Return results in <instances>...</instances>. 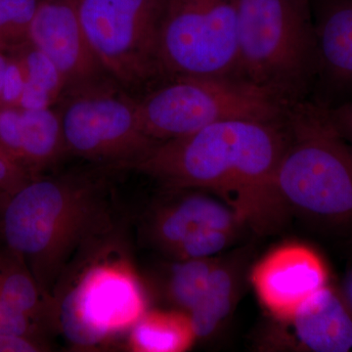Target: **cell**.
Masks as SVG:
<instances>
[{
	"label": "cell",
	"mask_w": 352,
	"mask_h": 352,
	"mask_svg": "<svg viewBox=\"0 0 352 352\" xmlns=\"http://www.w3.org/2000/svg\"><path fill=\"white\" fill-rule=\"evenodd\" d=\"M264 309L278 322H288L319 291L330 285V270L314 248L289 243L259 259L250 275Z\"/></svg>",
	"instance_id": "cell-10"
},
{
	"label": "cell",
	"mask_w": 352,
	"mask_h": 352,
	"mask_svg": "<svg viewBox=\"0 0 352 352\" xmlns=\"http://www.w3.org/2000/svg\"><path fill=\"white\" fill-rule=\"evenodd\" d=\"M240 229L208 228L185 240L168 254L170 259L184 261L214 258L233 244Z\"/></svg>",
	"instance_id": "cell-22"
},
{
	"label": "cell",
	"mask_w": 352,
	"mask_h": 352,
	"mask_svg": "<svg viewBox=\"0 0 352 352\" xmlns=\"http://www.w3.org/2000/svg\"><path fill=\"white\" fill-rule=\"evenodd\" d=\"M108 80L65 90L57 103L65 146L101 168L129 170L156 145L141 129L138 99Z\"/></svg>",
	"instance_id": "cell-7"
},
{
	"label": "cell",
	"mask_w": 352,
	"mask_h": 352,
	"mask_svg": "<svg viewBox=\"0 0 352 352\" xmlns=\"http://www.w3.org/2000/svg\"><path fill=\"white\" fill-rule=\"evenodd\" d=\"M0 333H19L43 338L44 330L29 317L0 300Z\"/></svg>",
	"instance_id": "cell-25"
},
{
	"label": "cell",
	"mask_w": 352,
	"mask_h": 352,
	"mask_svg": "<svg viewBox=\"0 0 352 352\" xmlns=\"http://www.w3.org/2000/svg\"><path fill=\"white\" fill-rule=\"evenodd\" d=\"M166 0H76L90 50L120 87L147 89L164 82L160 34Z\"/></svg>",
	"instance_id": "cell-8"
},
{
	"label": "cell",
	"mask_w": 352,
	"mask_h": 352,
	"mask_svg": "<svg viewBox=\"0 0 352 352\" xmlns=\"http://www.w3.org/2000/svg\"><path fill=\"white\" fill-rule=\"evenodd\" d=\"M0 300L43 330L51 328V300L24 261L4 244L0 245Z\"/></svg>",
	"instance_id": "cell-19"
},
{
	"label": "cell",
	"mask_w": 352,
	"mask_h": 352,
	"mask_svg": "<svg viewBox=\"0 0 352 352\" xmlns=\"http://www.w3.org/2000/svg\"><path fill=\"white\" fill-rule=\"evenodd\" d=\"M117 231L78 254L51 296V328L78 351H100L126 339L149 309L144 285Z\"/></svg>",
	"instance_id": "cell-3"
},
{
	"label": "cell",
	"mask_w": 352,
	"mask_h": 352,
	"mask_svg": "<svg viewBox=\"0 0 352 352\" xmlns=\"http://www.w3.org/2000/svg\"><path fill=\"white\" fill-rule=\"evenodd\" d=\"M0 144L19 160L21 147L20 108H0Z\"/></svg>",
	"instance_id": "cell-24"
},
{
	"label": "cell",
	"mask_w": 352,
	"mask_h": 352,
	"mask_svg": "<svg viewBox=\"0 0 352 352\" xmlns=\"http://www.w3.org/2000/svg\"><path fill=\"white\" fill-rule=\"evenodd\" d=\"M287 124L276 183L289 214L322 231L352 236V146L327 108L309 99L288 109Z\"/></svg>",
	"instance_id": "cell-4"
},
{
	"label": "cell",
	"mask_w": 352,
	"mask_h": 352,
	"mask_svg": "<svg viewBox=\"0 0 352 352\" xmlns=\"http://www.w3.org/2000/svg\"><path fill=\"white\" fill-rule=\"evenodd\" d=\"M282 120L235 118L153 148L129 170L149 176L164 189H197L224 201L256 235L279 231L289 214L276 183L288 144Z\"/></svg>",
	"instance_id": "cell-1"
},
{
	"label": "cell",
	"mask_w": 352,
	"mask_h": 352,
	"mask_svg": "<svg viewBox=\"0 0 352 352\" xmlns=\"http://www.w3.org/2000/svg\"><path fill=\"white\" fill-rule=\"evenodd\" d=\"M219 258L170 259L152 275V287L159 300L170 309L190 314L203 294L210 271Z\"/></svg>",
	"instance_id": "cell-18"
},
{
	"label": "cell",
	"mask_w": 352,
	"mask_h": 352,
	"mask_svg": "<svg viewBox=\"0 0 352 352\" xmlns=\"http://www.w3.org/2000/svg\"><path fill=\"white\" fill-rule=\"evenodd\" d=\"M327 110L333 126L352 146V99Z\"/></svg>",
	"instance_id": "cell-27"
},
{
	"label": "cell",
	"mask_w": 352,
	"mask_h": 352,
	"mask_svg": "<svg viewBox=\"0 0 352 352\" xmlns=\"http://www.w3.org/2000/svg\"><path fill=\"white\" fill-rule=\"evenodd\" d=\"M168 195L148 212L146 240L168 256L185 240L208 228L242 229L235 212L217 197L197 189H166Z\"/></svg>",
	"instance_id": "cell-13"
},
{
	"label": "cell",
	"mask_w": 352,
	"mask_h": 352,
	"mask_svg": "<svg viewBox=\"0 0 352 352\" xmlns=\"http://www.w3.org/2000/svg\"><path fill=\"white\" fill-rule=\"evenodd\" d=\"M29 38L56 66L65 90L108 76L88 45L76 0H39Z\"/></svg>",
	"instance_id": "cell-12"
},
{
	"label": "cell",
	"mask_w": 352,
	"mask_h": 352,
	"mask_svg": "<svg viewBox=\"0 0 352 352\" xmlns=\"http://www.w3.org/2000/svg\"><path fill=\"white\" fill-rule=\"evenodd\" d=\"M316 76L309 100L332 108L352 99V0H311Z\"/></svg>",
	"instance_id": "cell-11"
},
{
	"label": "cell",
	"mask_w": 352,
	"mask_h": 352,
	"mask_svg": "<svg viewBox=\"0 0 352 352\" xmlns=\"http://www.w3.org/2000/svg\"><path fill=\"white\" fill-rule=\"evenodd\" d=\"M0 241H1V238H0Z\"/></svg>",
	"instance_id": "cell-30"
},
{
	"label": "cell",
	"mask_w": 352,
	"mask_h": 352,
	"mask_svg": "<svg viewBox=\"0 0 352 352\" xmlns=\"http://www.w3.org/2000/svg\"><path fill=\"white\" fill-rule=\"evenodd\" d=\"M34 176L24 164L0 144V210Z\"/></svg>",
	"instance_id": "cell-23"
},
{
	"label": "cell",
	"mask_w": 352,
	"mask_h": 352,
	"mask_svg": "<svg viewBox=\"0 0 352 352\" xmlns=\"http://www.w3.org/2000/svg\"><path fill=\"white\" fill-rule=\"evenodd\" d=\"M50 349L43 337L0 333V352H43Z\"/></svg>",
	"instance_id": "cell-26"
},
{
	"label": "cell",
	"mask_w": 352,
	"mask_h": 352,
	"mask_svg": "<svg viewBox=\"0 0 352 352\" xmlns=\"http://www.w3.org/2000/svg\"><path fill=\"white\" fill-rule=\"evenodd\" d=\"M344 294V298H346L347 302L349 303L352 308V271L349 273V278H347L346 287L344 291L342 292Z\"/></svg>",
	"instance_id": "cell-29"
},
{
	"label": "cell",
	"mask_w": 352,
	"mask_h": 352,
	"mask_svg": "<svg viewBox=\"0 0 352 352\" xmlns=\"http://www.w3.org/2000/svg\"><path fill=\"white\" fill-rule=\"evenodd\" d=\"M66 153L57 110L21 109L19 160L34 177L54 166Z\"/></svg>",
	"instance_id": "cell-16"
},
{
	"label": "cell",
	"mask_w": 352,
	"mask_h": 352,
	"mask_svg": "<svg viewBox=\"0 0 352 352\" xmlns=\"http://www.w3.org/2000/svg\"><path fill=\"white\" fill-rule=\"evenodd\" d=\"M249 256L241 250L217 258L203 294L189 314L197 340L212 337L232 314L242 291Z\"/></svg>",
	"instance_id": "cell-15"
},
{
	"label": "cell",
	"mask_w": 352,
	"mask_h": 352,
	"mask_svg": "<svg viewBox=\"0 0 352 352\" xmlns=\"http://www.w3.org/2000/svg\"><path fill=\"white\" fill-rule=\"evenodd\" d=\"M11 51L19 58L24 71V89L18 108L34 110L57 104L66 87L50 58L30 41Z\"/></svg>",
	"instance_id": "cell-20"
},
{
	"label": "cell",
	"mask_w": 352,
	"mask_h": 352,
	"mask_svg": "<svg viewBox=\"0 0 352 352\" xmlns=\"http://www.w3.org/2000/svg\"><path fill=\"white\" fill-rule=\"evenodd\" d=\"M311 0H238L235 76L289 108L316 76Z\"/></svg>",
	"instance_id": "cell-5"
},
{
	"label": "cell",
	"mask_w": 352,
	"mask_h": 352,
	"mask_svg": "<svg viewBox=\"0 0 352 352\" xmlns=\"http://www.w3.org/2000/svg\"><path fill=\"white\" fill-rule=\"evenodd\" d=\"M39 0H0V50L9 51L30 41V30Z\"/></svg>",
	"instance_id": "cell-21"
},
{
	"label": "cell",
	"mask_w": 352,
	"mask_h": 352,
	"mask_svg": "<svg viewBox=\"0 0 352 352\" xmlns=\"http://www.w3.org/2000/svg\"><path fill=\"white\" fill-rule=\"evenodd\" d=\"M197 336L190 314L175 309H153L133 326L126 339L132 352H184Z\"/></svg>",
	"instance_id": "cell-17"
},
{
	"label": "cell",
	"mask_w": 352,
	"mask_h": 352,
	"mask_svg": "<svg viewBox=\"0 0 352 352\" xmlns=\"http://www.w3.org/2000/svg\"><path fill=\"white\" fill-rule=\"evenodd\" d=\"M289 325L298 347L305 351H352V308L339 289L328 285L295 315Z\"/></svg>",
	"instance_id": "cell-14"
},
{
	"label": "cell",
	"mask_w": 352,
	"mask_h": 352,
	"mask_svg": "<svg viewBox=\"0 0 352 352\" xmlns=\"http://www.w3.org/2000/svg\"><path fill=\"white\" fill-rule=\"evenodd\" d=\"M288 109L238 78L176 76L138 99V119L157 146L219 120H282Z\"/></svg>",
	"instance_id": "cell-6"
},
{
	"label": "cell",
	"mask_w": 352,
	"mask_h": 352,
	"mask_svg": "<svg viewBox=\"0 0 352 352\" xmlns=\"http://www.w3.org/2000/svg\"><path fill=\"white\" fill-rule=\"evenodd\" d=\"M238 0H166L160 61L164 80L236 78Z\"/></svg>",
	"instance_id": "cell-9"
},
{
	"label": "cell",
	"mask_w": 352,
	"mask_h": 352,
	"mask_svg": "<svg viewBox=\"0 0 352 352\" xmlns=\"http://www.w3.org/2000/svg\"><path fill=\"white\" fill-rule=\"evenodd\" d=\"M7 62H8V54L6 51L0 50V94H1L2 82H3Z\"/></svg>",
	"instance_id": "cell-28"
},
{
	"label": "cell",
	"mask_w": 352,
	"mask_h": 352,
	"mask_svg": "<svg viewBox=\"0 0 352 352\" xmlns=\"http://www.w3.org/2000/svg\"><path fill=\"white\" fill-rule=\"evenodd\" d=\"M102 170L36 176L0 210V238L51 300L74 259L117 230Z\"/></svg>",
	"instance_id": "cell-2"
}]
</instances>
